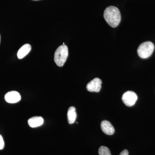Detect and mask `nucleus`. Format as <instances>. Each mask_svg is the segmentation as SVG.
I'll return each mask as SVG.
<instances>
[{"instance_id": "obj_1", "label": "nucleus", "mask_w": 155, "mask_h": 155, "mask_svg": "<svg viewBox=\"0 0 155 155\" xmlns=\"http://www.w3.org/2000/svg\"><path fill=\"white\" fill-rule=\"evenodd\" d=\"M104 16L107 23L113 28L118 26L121 22L120 11L115 6H109L107 8L104 12Z\"/></svg>"}, {"instance_id": "obj_2", "label": "nucleus", "mask_w": 155, "mask_h": 155, "mask_svg": "<svg viewBox=\"0 0 155 155\" xmlns=\"http://www.w3.org/2000/svg\"><path fill=\"white\" fill-rule=\"evenodd\" d=\"M69 54L68 47L66 45L60 46L56 50L54 57V61L57 66L62 67L67 61Z\"/></svg>"}, {"instance_id": "obj_3", "label": "nucleus", "mask_w": 155, "mask_h": 155, "mask_svg": "<svg viewBox=\"0 0 155 155\" xmlns=\"http://www.w3.org/2000/svg\"><path fill=\"white\" fill-rule=\"evenodd\" d=\"M154 48V45L152 42H144L139 46L137 49V54L140 58L146 59L152 54Z\"/></svg>"}, {"instance_id": "obj_4", "label": "nucleus", "mask_w": 155, "mask_h": 155, "mask_svg": "<svg viewBox=\"0 0 155 155\" xmlns=\"http://www.w3.org/2000/svg\"><path fill=\"white\" fill-rule=\"evenodd\" d=\"M122 99L125 105L127 107H132L135 104L137 101V96L134 92L127 91L123 94Z\"/></svg>"}, {"instance_id": "obj_5", "label": "nucleus", "mask_w": 155, "mask_h": 155, "mask_svg": "<svg viewBox=\"0 0 155 155\" xmlns=\"http://www.w3.org/2000/svg\"><path fill=\"white\" fill-rule=\"evenodd\" d=\"M101 80L98 78H96L87 84V90L90 92H99L101 88Z\"/></svg>"}, {"instance_id": "obj_6", "label": "nucleus", "mask_w": 155, "mask_h": 155, "mask_svg": "<svg viewBox=\"0 0 155 155\" xmlns=\"http://www.w3.org/2000/svg\"><path fill=\"white\" fill-rule=\"evenodd\" d=\"M5 100L10 104H15L21 100V97L19 92L16 91H11L7 93L5 97Z\"/></svg>"}, {"instance_id": "obj_7", "label": "nucleus", "mask_w": 155, "mask_h": 155, "mask_svg": "<svg viewBox=\"0 0 155 155\" xmlns=\"http://www.w3.org/2000/svg\"><path fill=\"white\" fill-rule=\"evenodd\" d=\"M101 128L104 133L107 135H113L115 132V129L111 123L107 120H104L101 123Z\"/></svg>"}, {"instance_id": "obj_8", "label": "nucleus", "mask_w": 155, "mask_h": 155, "mask_svg": "<svg viewBox=\"0 0 155 155\" xmlns=\"http://www.w3.org/2000/svg\"><path fill=\"white\" fill-rule=\"evenodd\" d=\"M44 120L42 117L40 116H35L28 120V125L30 127H39L43 124Z\"/></svg>"}, {"instance_id": "obj_9", "label": "nucleus", "mask_w": 155, "mask_h": 155, "mask_svg": "<svg viewBox=\"0 0 155 155\" xmlns=\"http://www.w3.org/2000/svg\"><path fill=\"white\" fill-rule=\"evenodd\" d=\"M31 46L28 44L24 45L19 49L17 53V57L19 59H21L30 52L31 50Z\"/></svg>"}, {"instance_id": "obj_10", "label": "nucleus", "mask_w": 155, "mask_h": 155, "mask_svg": "<svg viewBox=\"0 0 155 155\" xmlns=\"http://www.w3.org/2000/svg\"><path fill=\"white\" fill-rule=\"evenodd\" d=\"M77 117L76 109L75 107H71L69 108L67 113V119L69 124H73L75 122Z\"/></svg>"}, {"instance_id": "obj_11", "label": "nucleus", "mask_w": 155, "mask_h": 155, "mask_svg": "<svg viewBox=\"0 0 155 155\" xmlns=\"http://www.w3.org/2000/svg\"><path fill=\"white\" fill-rule=\"evenodd\" d=\"M98 153L99 155H111L110 150L108 147L105 146L100 147Z\"/></svg>"}, {"instance_id": "obj_12", "label": "nucleus", "mask_w": 155, "mask_h": 155, "mask_svg": "<svg viewBox=\"0 0 155 155\" xmlns=\"http://www.w3.org/2000/svg\"><path fill=\"white\" fill-rule=\"evenodd\" d=\"M5 147V142L2 137L0 135V150H2Z\"/></svg>"}, {"instance_id": "obj_13", "label": "nucleus", "mask_w": 155, "mask_h": 155, "mask_svg": "<svg viewBox=\"0 0 155 155\" xmlns=\"http://www.w3.org/2000/svg\"><path fill=\"white\" fill-rule=\"evenodd\" d=\"M119 155H128V152L127 150H125L122 151V152L120 153Z\"/></svg>"}, {"instance_id": "obj_14", "label": "nucleus", "mask_w": 155, "mask_h": 155, "mask_svg": "<svg viewBox=\"0 0 155 155\" xmlns=\"http://www.w3.org/2000/svg\"><path fill=\"white\" fill-rule=\"evenodd\" d=\"M0 43H1V35H0Z\"/></svg>"}, {"instance_id": "obj_15", "label": "nucleus", "mask_w": 155, "mask_h": 155, "mask_svg": "<svg viewBox=\"0 0 155 155\" xmlns=\"http://www.w3.org/2000/svg\"><path fill=\"white\" fill-rule=\"evenodd\" d=\"M33 1H39V0H33Z\"/></svg>"}]
</instances>
